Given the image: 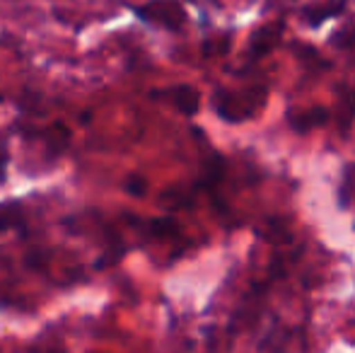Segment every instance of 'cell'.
<instances>
[{
    "instance_id": "cell-1",
    "label": "cell",
    "mask_w": 355,
    "mask_h": 353,
    "mask_svg": "<svg viewBox=\"0 0 355 353\" xmlns=\"http://www.w3.org/2000/svg\"><path fill=\"white\" fill-rule=\"evenodd\" d=\"M268 87L266 85H249L242 92H232V89L215 87L213 89V112L220 121L225 123H242L257 117L259 109L266 104Z\"/></svg>"
},
{
    "instance_id": "cell-2",
    "label": "cell",
    "mask_w": 355,
    "mask_h": 353,
    "mask_svg": "<svg viewBox=\"0 0 355 353\" xmlns=\"http://www.w3.org/2000/svg\"><path fill=\"white\" fill-rule=\"evenodd\" d=\"M133 12V17L141 19L143 24L155 29H164V32L179 34L184 32L189 22V12L179 0H145L141 5H126Z\"/></svg>"
},
{
    "instance_id": "cell-3",
    "label": "cell",
    "mask_w": 355,
    "mask_h": 353,
    "mask_svg": "<svg viewBox=\"0 0 355 353\" xmlns=\"http://www.w3.org/2000/svg\"><path fill=\"white\" fill-rule=\"evenodd\" d=\"M285 32V19L278 17L273 22H266L261 24L259 29H254L252 37H249V46H247V61L254 63V61H261L266 58L273 49L281 44V37Z\"/></svg>"
},
{
    "instance_id": "cell-4",
    "label": "cell",
    "mask_w": 355,
    "mask_h": 353,
    "mask_svg": "<svg viewBox=\"0 0 355 353\" xmlns=\"http://www.w3.org/2000/svg\"><path fill=\"white\" fill-rule=\"evenodd\" d=\"M348 8V0H327V3H309L300 8V19L307 24L309 29H319L324 27L331 19L341 17Z\"/></svg>"
},
{
    "instance_id": "cell-5",
    "label": "cell",
    "mask_w": 355,
    "mask_h": 353,
    "mask_svg": "<svg viewBox=\"0 0 355 353\" xmlns=\"http://www.w3.org/2000/svg\"><path fill=\"white\" fill-rule=\"evenodd\" d=\"M153 97H167L184 117H196L198 109H201V92H198L193 85H172L169 89H162V92H153Z\"/></svg>"
},
{
    "instance_id": "cell-6",
    "label": "cell",
    "mask_w": 355,
    "mask_h": 353,
    "mask_svg": "<svg viewBox=\"0 0 355 353\" xmlns=\"http://www.w3.org/2000/svg\"><path fill=\"white\" fill-rule=\"evenodd\" d=\"M331 112L327 107H309L304 112H288V123L295 133H309L329 123Z\"/></svg>"
},
{
    "instance_id": "cell-7",
    "label": "cell",
    "mask_w": 355,
    "mask_h": 353,
    "mask_svg": "<svg viewBox=\"0 0 355 353\" xmlns=\"http://www.w3.org/2000/svg\"><path fill=\"white\" fill-rule=\"evenodd\" d=\"M290 51H293V56L297 58L300 66L309 68V71L324 73V71H329V68H331V61H329V58H324L322 53H319L314 46H309V44L295 42L293 46H290Z\"/></svg>"
},
{
    "instance_id": "cell-8",
    "label": "cell",
    "mask_w": 355,
    "mask_h": 353,
    "mask_svg": "<svg viewBox=\"0 0 355 353\" xmlns=\"http://www.w3.org/2000/svg\"><path fill=\"white\" fill-rule=\"evenodd\" d=\"M336 102H338V107L334 117L338 119L341 133H348V128H351V123L355 119V92L341 83V85H336Z\"/></svg>"
},
{
    "instance_id": "cell-9",
    "label": "cell",
    "mask_w": 355,
    "mask_h": 353,
    "mask_svg": "<svg viewBox=\"0 0 355 353\" xmlns=\"http://www.w3.org/2000/svg\"><path fill=\"white\" fill-rule=\"evenodd\" d=\"M22 221H24V213H22V206H19L17 201L0 203V230L22 225Z\"/></svg>"
},
{
    "instance_id": "cell-10",
    "label": "cell",
    "mask_w": 355,
    "mask_h": 353,
    "mask_svg": "<svg viewBox=\"0 0 355 353\" xmlns=\"http://www.w3.org/2000/svg\"><path fill=\"white\" fill-rule=\"evenodd\" d=\"M329 44L338 51H348L355 46V22H346L343 27L334 29V34L329 37Z\"/></svg>"
},
{
    "instance_id": "cell-11",
    "label": "cell",
    "mask_w": 355,
    "mask_h": 353,
    "mask_svg": "<svg viewBox=\"0 0 355 353\" xmlns=\"http://www.w3.org/2000/svg\"><path fill=\"white\" fill-rule=\"evenodd\" d=\"M230 46H232V34L225 32V34H220V37H215V39H203L201 51H203V56H206V58L225 56V53L230 51Z\"/></svg>"
},
{
    "instance_id": "cell-12",
    "label": "cell",
    "mask_w": 355,
    "mask_h": 353,
    "mask_svg": "<svg viewBox=\"0 0 355 353\" xmlns=\"http://www.w3.org/2000/svg\"><path fill=\"white\" fill-rule=\"evenodd\" d=\"M123 189H126V193H131L133 198H143L145 193H148V179L143 175H131V177H126Z\"/></svg>"
},
{
    "instance_id": "cell-13",
    "label": "cell",
    "mask_w": 355,
    "mask_h": 353,
    "mask_svg": "<svg viewBox=\"0 0 355 353\" xmlns=\"http://www.w3.org/2000/svg\"><path fill=\"white\" fill-rule=\"evenodd\" d=\"M295 5H297V0H261V12H285V10L295 8Z\"/></svg>"
}]
</instances>
